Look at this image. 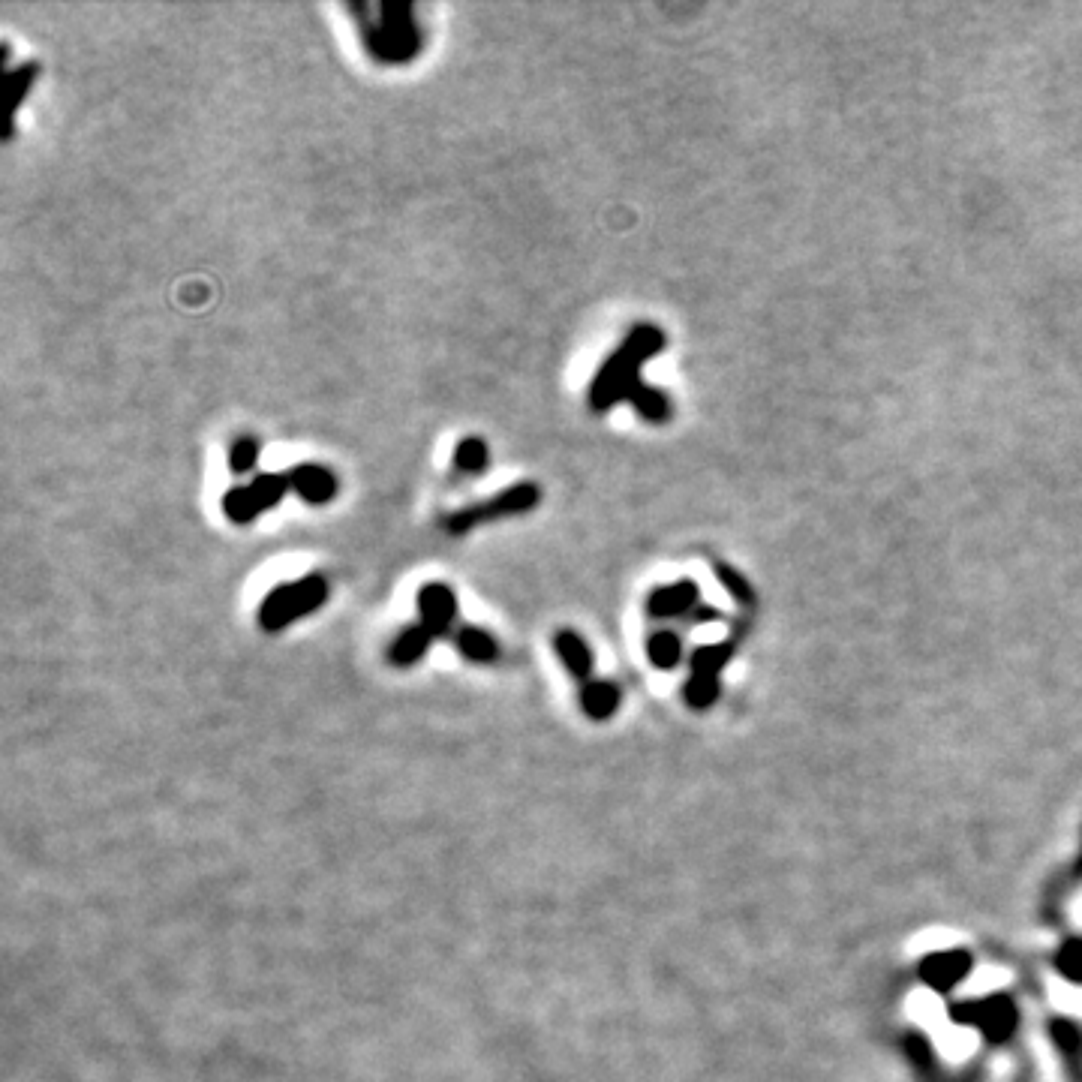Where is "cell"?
Wrapping results in <instances>:
<instances>
[{
	"mask_svg": "<svg viewBox=\"0 0 1082 1082\" xmlns=\"http://www.w3.org/2000/svg\"><path fill=\"white\" fill-rule=\"evenodd\" d=\"M668 346V337L659 325H635L626 340L602 361V367L596 370L593 382H590V409L593 412H611L617 403H629L632 391L644 382L641 370L650 358H656L662 349Z\"/></svg>",
	"mask_w": 1082,
	"mask_h": 1082,
	"instance_id": "6da1fadb",
	"label": "cell"
},
{
	"mask_svg": "<svg viewBox=\"0 0 1082 1082\" xmlns=\"http://www.w3.org/2000/svg\"><path fill=\"white\" fill-rule=\"evenodd\" d=\"M361 31L364 52L379 64H406L421 52V28L415 22V7L409 0H382L376 7V19H370L367 4L346 7Z\"/></svg>",
	"mask_w": 1082,
	"mask_h": 1082,
	"instance_id": "7a4b0ae2",
	"label": "cell"
},
{
	"mask_svg": "<svg viewBox=\"0 0 1082 1082\" xmlns=\"http://www.w3.org/2000/svg\"><path fill=\"white\" fill-rule=\"evenodd\" d=\"M331 596V587H328V578L322 572H310L292 584H280L274 587L262 602H259V611H256V623L262 632L268 635H277L289 626H295L298 620L316 614L325 608Z\"/></svg>",
	"mask_w": 1082,
	"mask_h": 1082,
	"instance_id": "3957f363",
	"label": "cell"
},
{
	"mask_svg": "<svg viewBox=\"0 0 1082 1082\" xmlns=\"http://www.w3.org/2000/svg\"><path fill=\"white\" fill-rule=\"evenodd\" d=\"M541 502V487L535 481H517L487 499H478V502H469L457 511H451L445 520H442V529L454 538L460 535H469L472 529L484 526V523H496V520H508V517H520V514H529L535 511Z\"/></svg>",
	"mask_w": 1082,
	"mask_h": 1082,
	"instance_id": "277c9868",
	"label": "cell"
},
{
	"mask_svg": "<svg viewBox=\"0 0 1082 1082\" xmlns=\"http://www.w3.org/2000/svg\"><path fill=\"white\" fill-rule=\"evenodd\" d=\"M292 490L286 472H259L250 484H235L223 493V514L235 526L253 523L259 514L280 505V499Z\"/></svg>",
	"mask_w": 1082,
	"mask_h": 1082,
	"instance_id": "5b68a950",
	"label": "cell"
},
{
	"mask_svg": "<svg viewBox=\"0 0 1082 1082\" xmlns=\"http://www.w3.org/2000/svg\"><path fill=\"white\" fill-rule=\"evenodd\" d=\"M418 623L427 626L436 638H451L457 629V593L442 584V581H430L418 590Z\"/></svg>",
	"mask_w": 1082,
	"mask_h": 1082,
	"instance_id": "8992f818",
	"label": "cell"
},
{
	"mask_svg": "<svg viewBox=\"0 0 1082 1082\" xmlns=\"http://www.w3.org/2000/svg\"><path fill=\"white\" fill-rule=\"evenodd\" d=\"M701 605V590L695 581H677L668 587H656L644 608L653 620H683Z\"/></svg>",
	"mask_w": 1082,
	"mask_h": 1082,
	"instance_id": "52a82bcc",
	"label": "cell"
},
{
	"mask_svg": "<svg viewBox=\"0 0 1082 1082\" xmlns=\"http://www.w3.org/2000/svg\"><path fill=\"white\" fill-rule=\"evenodd\" d=\"M286 475H289L292 493L301 496L307 505H328L340 490L337 475L322 463H298V466L286 469Z\"/></svg>",
	"mask_w": 1082,
	"mask_h": 1082,
	"instance_id": "ba28073f",
	"label": "cell"
},
{
	"mask_svg": "<svg viewBox=\"0 0 1082 1082\" xmlns=\"http://www.w3.org/2000/svg\"><path fill=\"white\" fill-rule=\"evenodd\" d=\"M551 647L575 683L587 686L593 680V650L584 635H578L575 629H557L551 638Z\"/></svg>",
	"mask_w": 1082,
	"mask_h": 1082,
	"instance_id": "9c48e42d",
	"label": "cell"
},
{
	"mask_svg": "<svg viewBox=\"0 0 1082 1082\" xmlns=\"http://www.w3.org/2000/svg\"><path fill=\"white\" fill-rule=\"evenodd\" d=\"M448 641H451L454 653H457L460 659L472 662V665H493V662H499V656H502L499 641H496L487 629L472 626V623L457 626Z\"/></svg>",
	"mask_w": 1082,
	"mask_h": 1082,
	"instance_id": "30bf717a",
	"label": "cell"
},
{
	"mask_svg": "<svg viewBox=\"0 0 1082 1082\" xmlns=\"http://www.w3.org/2000/svg\"><path fill=\"white\" fill-rule=\"evenodd\" d=\"M433 641H436V635H433L427 626L409 623V626H403V629L397 632V638L391 641V647H388V662H391L394 668H412V665H418V662L427 656V650L433 647Z\"/></svg>",
	"mask_w": 1082,
	"mask_h": 1082,
	"instance_id": "8fae6325",
	"label": "cell"
},
{
	"mask_svg": "<svg viewBox=\"0 0 1082 1082\" xmlns=\"http://www.w3.org/2000/svg\"><path fill=\"white\" fill-rule=\"evenodd\" d=\"M37 76H40V64H37V61H25V64H19V67H7V76H4V88H7V97H10L7 130H4V139H7V142H10L13 133H16V112H19V106L28 100Z\"/></svg>",
	"mask_w": 1082,
	"mask_h": 1082,
	"instance_id": "7c38bea8",
	"label": "cell"
},
{
	"mask_svg": "<svg viewBox=\"0 0 1082 1082\" xmlns=\"http://www.w3.org/2000/svg\"><path fill=\"white\" fill-rule=\"evenodd\" d=\"M620 701L623 692L611 680H590L587 686H581V710L593 722H608L620 710Z\"/></svg>",
	"mask_w": 1082,
	"mask_h": 1082,
	"instance_id": "4fadbf2b",
	"label": "cell"
},
{
	"mask_svg": "<svg viewBox=\"0 0 1082 1082\" xmlns=\"http://www.w3.org/2000/svg\"><path fill=\"white\" fill-rule=\"evenodd\" d=\"M629 403H632V406H635V412H638L644 421H650V424H668V421H671V415H674L671 397H668L662 388L650 385V382H641V385L632 391Z\"/></svg>",
	"mask_w": 1082,
	"mask_h": 1082,
	"instance_id": "5bb4252c",
	"label": "cell"
},
{
	"mask_svg": "<svg viewBox=\"0 0 1082 1082\" xmlns=\"http://www.w3.org/2000/svg\"><path fill=\"white\" fill-rule=\"evenodd\" d=\"M451 466L460 475H481L490 466V445L481 436H463L457 439L451 451Z\"/></svg>",
	"mask_w": 1082,
	"mask_h": 1082,
	"instance_id": "9a60e30c",
	"label": "cell"
},
{
	"mask_svg": "<svg viewBox=\"0 0 1082 1082\" xmlns=\"http://www.w3.org/2000/svg\"><path fill=\"white\" fill-rule=\"evenodd\" d=\"M647 659L659 668V671H671L680 665L683 659V638L671 629H659L647 638Z\"/></svg>",
	"mask_w": 1082,
	"mask_h": 1082,
	"instance_id": "2e32d148",
	"label": "cell"
},
{
	"mask_svg": "<svg viewBox=\"0 0 1082 1082\" xmlns=\"http://www.w3.org/2000/svg\"><path fill=\"white\" fill-rule=\"evenodd\" d=\"M965 971H968V956H962V953H941V956H932L923 965V974L938 986H947V983L959 980Z\"/></svg>",
	"mask_w": 1082,
	"mask_h": 1082,
	"instance_id": "e0dca14e",
	"label": "cell"
},
{
	"mask_svg": "<svg viewBox=\"0 0 1082 1082\" xmlns=\"http://www.w3.org/2000/svg\"><path fill=\"white\" fill-rule=\"evenodd\" d=\"M683 695H686V704L692 710H707L719 698V677H713V674H689V680L683 686Z\"/></svg>",
	"mask_w": 1082,
	"mask_h": 1082,
	"instance_id": "ac0fdd59",
	"label": "cell"
},
{
	"mask_svg": "<svg viewBox=\"0 0 1082 1082\" xmlns=\"http://www.w3.org/2000/svg\"><path fill=\"white\" fill-rule=\"evenodd\" d=\"M259 454H262V448H259V439L256 436H238L235 442H232V448H229V469H232V475H250L253 469H256V463H259Z\"/></svg>",
	"mask_w": 1082,
	"mask_h": 1082,
	"instance_id": "d6986e66",
	"label": "cell"
},
{
	"mask_svg": "<svg viewBox=\"0 0 1082 1082\" xmlns=\"http://www.w3.org/2000/svg\"><path fill=\"white\" fill-rule=\"evenodd\" d=\"M734 656V647L731 644H707V647H698L692 653V674H713L719 677V671L728 665V659Z\"/></svg>",
	"mask_w": 1082,
	"mask_h": 1082,
	"instance_id": "ffe728a7",
	"label": "cell"
},
{
	"mask_svg": "<svg viewBox=\"0 0 1082 1082\" xmlns=\"http://www.w3.org/2000/svg\"><path fill=\"white\" fill-rule=\"evenodd\" d=\"M713 572H716L719 584H722L740 605H746V608L755 605V590H752V584H749L734 566H728V563H713Z\"/></svg>",
	"mask_w": 1082,
	"mask_h": 1082,
	"instance_id": "44dd1931",
	"label": "cell"
},
{
	"mask_svg": "<svg viewBox=\"0 0 1082 1082\" xmlns=\"http://www.w3.org/2000/svg\"><path fill=\"white\" fill-rule=\"evenodd\" d=\"M1061 968H1064L1070 977H1082V944H1070V947L1061 953Z\"/></svg>",
	"mask_w": 1082,
	"mask_h": 1082,
	"instance_id": "7402d4cb",
	"label": "cell"
},
{
	"mask_svg": "<svg viewBox=\"0 0 1082 1082\" xmlns=\"http://www.w3.org/2000/svg\"><path fill=\"white\" fill-rule=\"evenodd\" d=\"M683 620H686V623H692V626H695V623L701 626V623L719 620V611H713V608H707V605H698V608H695V611H692L689 617H683Z\"/></svg>",
	"mask_w": 1082,
	"mask_h": 1082,
	"instance_id": "603a6c76",
	"label": "cell"
}]
</instances>
